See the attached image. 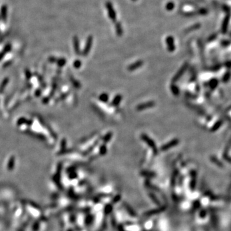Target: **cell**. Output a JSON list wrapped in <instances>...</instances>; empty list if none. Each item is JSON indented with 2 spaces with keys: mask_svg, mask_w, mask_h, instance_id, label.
<instances>
[{
  "mask_svg": "<svg viewBox=\"0 0 231 231\" xmlns=\"http://www.w3.org/2000/svg\"><path fill=\"white\" fill-rule=\"evenodd\" d=\"M178 143V141L177 140H173V141H172L170 143H168V145H166V146H164L162 148V149H168V148H169V147H171V146H175Z\"/></svg>",
  "mask_w": 231,
  "mask_h": 231,
  "instance_id": "1",
  "label": "cell"
},
{
  "mask_svg": "<svg viewBox=\"0 0 231 231\" xmlns=\"http://www.w3.org/2000/svg\"><path fill=\"white\" fill-rule=\"evenodd\" d=\"M153 103H147V104H146V105H141L139 106L138 107H139V109H143L145 107H146V106L151 107V106H153Z\"/></svg>",
  "mask_w": 231,
  "mask_h": 231,
  "instance_id": "2",
  "label": "cell"
},
{
  "mask_svg": "<svg viewBox=\"0 0 231 231\" xmlns=\"http://www.w3.org/2000/svg\"><path fill=\"white\" fill-rule=\"evenodd\" d=\"M120 100H121V97H120V96H117L116 98L114 99V105H117L118 103H119V102H120Z\"/></svg>",
  "mask_w": 231,
  "mask_h": 231,
  "instance_id": "3",
  "label": "cell"
}]
</instances>
